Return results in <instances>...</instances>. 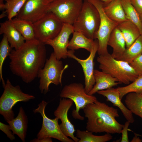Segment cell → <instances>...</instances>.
I'll list each match as a JSON object with an SVG mask.
<instances>
[{"instance_id":"cell-1","label":"cell","mask_w":142,"mask_h":142,"mask_svg":"<svg viewBox=\"0 0 142 142\" xmlns=\"http://www.w3.org/2000/svg\"><path fill=\"white\" fill-rule=\"evenodd\" d=\"M45 45L35 39L26 41L18 49H12L8 56L12 73L26 83L33 81L46 62Z\"/></svg>"},{"instance_id":"cell-2","label":"cell","mask_w":142,"mask_h":142,"mask_svg":"<svg viewBox=\"0 0 142 142\" xmlns=\"http://www.w3.org/2000/svg\"><path fill=\"white\" fill-rule=\"evenodd\" d=\"M87 119V130L93 133L120 134L124 125L116 118L119 116L118 110L97 100L83 109Z\"/></svg>"},{"instance_id":"cell-3","label":"cell","mask_w":142,"mask_h":142,"mask_svg":"<svg viewBox=\"0 0 142 142\" xmlns=\"http://www.w3.org/2000/svg\"><path fill=\"white\" fill-rule=\"evenodd\" d=\"M97 61L101 71L116 78L120 83L128 85L139 76L129 63L113 58L109 53L99 55Z\"/></svg>"},{"instance_id":"cell-4","label":"cell","mask_w":142,"mask_h":142,"mask_svg":"<svg viewBox=\"0 0 142 142\" xmlns=\"http://www.w3.org/2000/svg\"><path fill=\"white\" fill-rule=\"evenodd\" d=\"M100 21V15L97 9L88 0H84L73 26L74 31L79 32L88 38L95 40Z\"/></svg>"},{"instance_id":"cell-5","label":"cell","mask_w":142,"mask_h":142,"mask_svg":"<svg viewBox=\"0 0 142 142\" xmlns=\"http://www.w3.org/2000/svg\"><path fill=\"white\" fill-rule=\"evenodd\" d=\"M0 98V114L7 122L14 118L12 108L18 102H27L35 98L33 95L23 92L19 85L13 86L7 79Z\"/></svg>"},{"instance_id":"cell-6","label":"cell","mask_w":142,"mask_h":142,"mask_svg":"<svg viewBox=\"0 0 142 142\" xmlns=\"http://www.w3.org/2000/svg\"><path fill=\"white\" fill-rule=\"evenodd\" d=\"M68 67L67 65L64 67L62 62L56 58L53 52L52 53L44 67L38 73L41 93H47L51 83L56 85H61L63 74Z\"/></svg>"},{"instance_id":"cell-7","label":"cell","mask_w":142,"mask_h":142,"mask_svg":"<svg viewBox=\"0 0 142 142\" xmlns=\"http://www.w3.org/2000/svg\"><path fill=\"white\" fill-rule=\"evenodd\" d=\"M59 95L61 98L69 99L73 101L75 108L72 110V116L75 119L82 120L84 118L80 114V110L97 100L95 96L86 93L85 87L80 83H73L65 85Z\"/></svg>"},{"instance_id":"cell-8","label":"cell","mask_w":142,"mask_h":142,"mask_svg":"<svg viewBox=\"0 0 142 142\" xmlns=\"http://www.w3.org/2000/svg\"><path fill=\"white\" fill-rule=\"evenodd\" d=\"M88 0L97 9L100 16V23L96 37L99 44L97 52L99 55H105L109 53L107 47L110 35L119 23L107 16L104 10L103 3L100 0Z\"/></svg>"},{"instance_id":"cell-9","label":"cell","mask_w":142,"mask_h":142,"mask_svg":"<svg viewBox=\"0 0 142 142\" xmlns=\"http://www.w3.org/2000/svg\"><path fill=\"white\" fill-rule=\"evenodd\" d=\"M83 0H55L50 2L48 12L55 14L63 23L73 25L82 9Z\"/></svg>"},{"instance_id":"cell-10","label":"cell","mask_w":142,"mask_h":142,"mask_svg":"<svg viewBox=\"0 0 142 142\" xmlns=\"http://www.w3.org/2000/svg\"><path fill=\"white\" fill-rule=\"evenodd\" d=\"M48 103L43 100L38 105L37 108L33 110L34 113L40 114L43 119L42 125L37 137L40 139L51 138L62 142H74V141L66 136L61 130L58 123L59 119L57 117L50 119L46 115L45 109Z\"/></svg>"},{"instance_id":"cell-11","label":"cell","mask_w":142,"mask_h":142,"mask_svg":"<svg viewBox=\"0 0 142 142\" xmlns=\"http://www.w3.org/2000/svg\"><path fill=\"white\" fill-rule=\"evenodd\" d=\"M63 23L54 13L48 12L33 23L35 39L44 43L56 37L61 31Z\"/></svg>"},{"instance_id":"cell-12","label":"cell","mask_w":142,"mask_h":142,"mask_svg":"<svg viewBox=\"0 0 142 142\" xmlns=\"http://www.w3.org/2000/svg\"><path fill=\"white\" fill-rule=\"evenodd\" d=\"M93 47L90 52L88 57L86 59H82L77 57L74 54V50L68 51V57L76 60L81 66L84 76L85 88V92L88 94L91 91L95 83L94 75V60L99 47L98 40L95 39Z\"/></svg>"},{"instance_id":"cell-13","label":"cell","mask_w":142,"mask_h":142,"mask_svg":"<svg viewBox=\"0 0 142 142\" xmlns=\"http://www.w3.org/2000/svg\"><path fill=\"white\" fill-rule=\"evenodd\" d=\"M47 0H27L15 17L34 23L48 12Z\"/></svg>"},{"instance_id":"cell-14","label":"cell","mask_w":142,"mask_h":142,"mask_svg":"<svg viewBox=\"0 0 142 142\" xmlns=\"http://www.w3.org/2000/svg\"><path fill=\"white\" fill-rule=\"evenodd\" d=\"M74 31L73 25L64 23L61 31L56 37L44 42L45 45L52 47L53 53L58 59H64L68 57L67 48L69 38Z\"/></svg>"},{"instance_id":"cell-15","label":"cell","mask_w":142,"mask_h":142,"mask_svg":"<svg viewBox=\"0 0 142 142\" xmlns=\"http://www.w3.org/2000/svg\"><path fill=\"white\" fill-rule=\"evenodd\" d=\"M62 98L60 99L59 104L54 111V115L60 120L61 123L59 126L63 134L67 137L71 138L74 142H78L79 139L74 135L75 131L74 126L68 116V111L74 102L69 99Z\"/></svg>"},{"instance_id":"cell-16","label":"cell","mask_w":142,"mask_h":142,"mask_svg":"<svg viewBox=\"0 0 142 142\" xmlns=\"http://www.w3.org/2000/svg\"><path fill=\"white\" fill-rule=\"evenodd\" d=\"M97 93L106 97L107 101L110 102L114 106L117 107L127 121L131 123L134 122L132 113L122 102L119 92L117 88H112L99 91Z\"/></svg>"},{"instance_id":"cell-17","label":"cell","mask_w":142,"mask_h":142,"mask_svg":"<svg viewBox=\"0 0 142 142\" xmlns=\"http://www.w3.org/2000/svg\"><path fill=\"white\" fill-rule=\"evenodd\" d=\"M0 34L6 36L11 47L15 49H18L26 41L21 34L8 20L0 23Z\"/></svg>"},{"instance_id":"cell-18","label":"cell","mask_w":142,"mask_h":142,"mask_svg":"<svg viewBox=\"0 0 142 142\" xmlns=\"http://www.w3.org/2000/svg\"><path fill=\"white\" fill-rule=\"evenodd\" d=\"M95 84L88 94L92 95L99 91L109 89L120 83L118 80L110 74L102 71L94 69Z\"/></svg>"},{"instance_id":"cell-19","label":"cell","mask_w":142,"mask_h":142,"mask_svg":"<svg viewBox=\"0 0 142 142\" xmlns=\"http://www.w3.org/2000/svg\"><path fill=\"white\" fill-rule=\"evenodd\" d=\"M14 134L17 135L23 142H25L28 127V119L22 106L20 107L17 116L7 122Z\"/></svg>"},{"instance_id":"cell-20","label":"cell","mask_w":142,"mask_h":142,"mask_svg":"<svg viewBox=\"0 0 142 142\" xmlns=\"http://www.w3.org/2000/svg\"><path fill=\"white\" fill-rule=\"evenodd\" d=\"M108 44L113 48V52L111 55L116 59L121 56L125 50L126 48L125 40L117 26L111 32Z\"/></svg>"},{"instance_id":"cell-21","label":"cell","mask_w":142,"mask_h":142,"mask_svg":"<svg viewBox=\"0 0 142 142\" xmlns=\"http://www.w3.org/2000/svg\"><path fill=\"white\" fill-rule=\"evenodd\" d=\"M117 27L125 39L126 48L131 46L141 34L137 26L128 20L119 23Z\"/></svg>"},{"instance_id":"cell-22","label":"cell","mask_w":142,"mask_h":142,"mask_svg":"<svg viewBox=\"0 0 142 142\" xmlns=\"http://www.w3.org/2000/svg\"><path fill=\"white\" fill-rule=\"evenodd\" d=\"M104 11L113 21L120 23L128 20L120 0H114L104 6Z\"/></svg>"},{"instance_id":"cell-23","label":"cell","mask_w":142,"mask_h":142,"mask_svg":"<svg viewBox=\"0 0 142 142\" xmlns=\"http://www.w3.org/2000/svg\"><path fill=\"white\" fill-rule=\"evenodd\" d=\"M71 39L69 41L68 48L74 50L80 48L84 49L90 52L95 43V40L89 39L81 32L74 31Z\"/></svg>"},{"instance_id":"cell-24","label":"cell","mask_w":142,"mask_h":142,"mask_svg":"<svg viewBox=\"0 0 142 142\" xmlns=\"http://www.w3.org/2000/svg\"><path fill=\"white\" fill-rule=\"evenodd\" d=\"M9 21L21 34L26 41L35 39L33 23L29 21L16 17Z\"/></svg>"},{"instance_id":"cell-25","label":"cell","mask_w":142,"mask_h":142,"mask_svg":"<svg viewBox=\"0 0 142 142\" xmlns=\"http://www.w3.org/2000/svg\"><path fill=\"white\" fill-rule=\"evenodd\" d=\"M142 54V34H141L129 47L126 48L123 54L116 59L129 64Z\"/></svg>"},{"instance_id":"cell-26","label":"cell","mask_w":142,"mask_h":142,"mask_svg":"<svg viewBox=\"0 0 142 142\" xmlns=\"http://www.w3.org/2000/svg\"><path fill=\"white\" fill-rule=\"evenodd\" d=\"M126 95L124 102L126 107L142 119V94L130 92Z\"/></svg>"},{"instance_id":"cell-27","label":"cell","mask_w":142,"mask_h":142,"mask_svg":"<svg viewBox=\"0 0 142 142\" xmlns=\"http://www.w3.org/2000/svg\"><path fill=\"white\" fill-rule=\"evenodd\" d=\"M76 137L79 140L78 142H106L109 141L113 139L111 134L106 133L102 135H94L92 132L87 130H76Z\"/></svg>"},{"instance_id":"cell-28","label":"cell","mask_w":142,"mask_h":142,"mask_svg":"<svg viewBox=\"0 0 142 142\" xmlns=\"http://www.w3.org/2000/svg\"><path fill=\"white\" fill-rule=\"evenodd\" d=\"M120 0L127 19L137 26L142 34V22L139 13L130 0Z\"/></svg>"},{"instance_id":"cell-29","label":"cell","mask_w":142,"mask_h":142,"mask_svg":"<svg viewBox=\"0 0 142 142\" xmlns=\"http://www.w3.org/2000/svg\"><path fill=\"white\" fill-rule=\"evenodd\" d=\"M12 49L7 37L3 35L0 43V79L2 82L3 87L6 83L3 77V66L6 57L9 56Z\"/></svg>"},{"instance_id":"cell-30","label":"cell","mask_w":142,"mask_h":142,"mask_svg":"<svg viewBox=\"0 0 142 142\" xmlns=\"http://www.w3.org/2000/svg\"><path fill=\"white\" fill-rule=\"evenodd\" d=\"M118 90L120 99L130 92H135L142 94V75H139L131 84L127 85L117 88Z\"/></svg>"},{"instance_id":"cell-31","label":"cell","mask_w":142,"mask_h":142,"mask_svg":"<svg viewBox=\"0 0 142 142\" xmlns=\"http://www.w3.org/2000/svg\"><path fill=\"white\" fill-rule=\"evenodd\" d=\"M27 0H10L5 4L4 9L8 20L15 17Z\"/></svg>"},{"instance_id":"cell-32","label":"cell","mask_w":142,"mask_h":142,"mask_svg":"<svg viewBox=\"0 0 142 142\" xmlns=\"http://www.w3.org/2000/svg\"><path fill=\"white\" fill-rule=\"evenodd\" d=\"M130 64L139 76L142 75V54L134 59Z\"/></svg>"},{"instance_id":"cell-33","label":"cell","mask_w":142,"mask_h":142,"mask_svg":"<svg viewBox=\"0 0 142 142\" xmlns=\"http://www.w3.org/2000/svg\"><path fill=\"white\" fill-rule=\"evenodd\" d=\"M0 129L5 133L7 137L11 140H13L15 139L14 134L12 131L9 125H7L0 122Z\"/></svg>"},{"instance_id":"cell-34","label":"cell","mask_w":142,"mask_h":142,"mask_svg":"<svg viewBox=\"0 0 142 142\" xmlns=\"http://www.w3.org/2000/svg\"><path fill=\"white\" fill-rule=\"evenodd\" d=\"M130 123L127 121L124 125L121 131L122 136L121 142H129V141L128 136V127Z\"/></svg>"},{"instance_id":"cell-35","label":"cell","mask_w":142,"mask_h":142,"mask_svg":"<svg viewBox=\"0 0 142 142\" xmlns=\"http://www.w3.org/2000/svg\"><path fill=\"white\" fill-rule=\"evenodd\" d=\"M130 2L139 13L142 14V0H130Z\"/></svg>"},{"instance_id":"cell-36","label":"cell","mask_w":142,"mask_h":142,"mask_svg":"<svg viewBox=\"0 0 142 142\" xmlns=\"http://www.w3.org/2000/svg\"><path fill=\"white\" fill-rule=\"evenodd\" d=\"M52 138H45L41 139H34L31 141L30 142H52Z\"/></svg>"},{"instance_id":"cell-37","label":"cell","mask_w":142,"mask_h":142,"mask_svg":"<svg viewBox=\"0 0 142 142\" xmlns=\"http://www.w3.org/2000/svg\"><path fill=\"white\" fill-rule=\"evenodd\" d=\"M134 136L131 140V142H141L142 140L138 135L137 133H134Z\"/></svg>"},{"instance_id":"cell-38","label":"cell","mask_w":142,"mask_h":142,"mask_svg":"<svg viewBox=\"0 0 142 142\" xmlns=\"http://www.w3.org/2000/svg\"><path fill=\"white\" fill-rule=\"evenodd\" d=\"M6 16H7V14L5 10L3 11L0 15V18H2Z\"/></svg>"},{"instance_id":"cell-39","label":"cell","mask_w":142,"mask_h":142,"mask_svg":"<svg viewBox=\"0 0 142 142\" xmlns=\"http://www.w3.org/2000/svg\"><path fill=\"white\" fill-rule=\"evenodd\" d=\"M103 3L104 6L106 4L109 0H100Z\"/></svg>"},{"instance_id":"cell-40","label":"cell","mask_w":142,"mask_h":142,"mask_svg":"<svg viewBox=\"0 0 142 142\" xmlns=\"http://www.w3.org/2000/svg\"><path fill=\"white\" fill-rule=\"evenodd\" d=\"M113 0H109V1H108L107 3H106V4H105V5H104V6H105L106 5V4H108L110 2L112 1H113Z\"/></svg>"},{"instance_id":"cell-41","label":"cell","mask_w":142,"mask_h":142,"mask_svg":"<svg viewBox=\"0 0 142 142\" xmlns=\"http://www.w3.org/2000/svg\"><path fill=\"white\" fill-rule=\"evenodd\" d=\"M55 0H47V1L49 3H50V2L54 1Z\"/></svg>"},{"instance_id":"cell-42","label":"cell","mask_w":142,"mask_h":142,"mask_svg":"<svg viewBox=\"0 0 142 142\" xmlns=\"http://www.w3.org/2000/svg\"><path fill=\"white\" fill-rule=\"evenodd\" d=\"M140 18L141 19L142 22V14L140 15Z\"/></svg>"},{"instance_id":"cell-43","label":"cell","mask_w":142,"mask_h":142,"mask_svg":"<svg viewBox=\"0 0 142 142\" xmlns=\"http://www.w3.org/2000/svg\"><path fill=\"white\" fill-rule=\"evenodd\" d=\"M137 134L139 136H140L142 138V135H141L139 134Z\"/></svg>"},{"instance_id":"cell-44","label":"cell","mask_w":142,"mask_h":142,"mask_svg":"<svg viewBox=\"0 0 142 142\" xmlns=\"http://www.w3.org/2000/svg\"><path fill=\"white\" fill-rule=\"evenodd\" d=\"M10 0H4V1H6V2H8Z\"/></svg>"}]
</instances>
